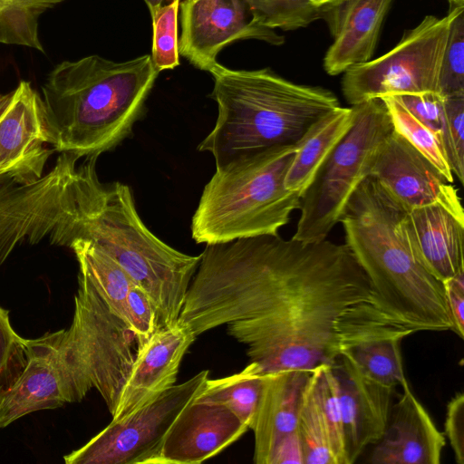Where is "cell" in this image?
<instances>
[{"label": "cell", "mask_w": 464, "mask_h": 464, "mask_svg": "<svg viewBox=\"0 0 464 464\" xmlns=\"http://www.w3.org/2000/svg\"><path fill=\"white\" fill-rule=\"evenodd\" d=\"M200 299L208 326L227 324L262 373L333 366L361 343L415 334L391 315L347 246L327 239L220 244Z\"/></svg>", "instance_id": "1"}, {"label": "cell", "mask_w": 464, "mask_h": 464, "mask_svg": "<svg viewBox=\"0 0 464 464\" xmlns=\"http://www.w3.org/2000/svg\"><path fill=\"white\" fill-rule=\"evenodd\" d=\"M158 74L149 54L58 63L42 86L49 144L80 158L113 150L132 133Z\"/></svg>", "instance_id": "2"}, {"label": "cell", "mask_w": 464, "mask_h": 464, "mask_svg": "<svg viewBox=\"0 0 464 464\" xmlns=\"http://www.w3.org/2000/svg\"><path fill=\"white\" fill-rule=\"evenodd\" d=\"M405 210L375 179L367 177L340 220L344 244L400 324L415 333L452 331L443 283L416 260L400 232Z\"/></svg>", "instance_id": "3"}, {"label": "cell", "mask_w": 464, "mask_h": 464, "mask_svg": "<svg viewBox=\"0 0 464 464\" xmlns=\"http://www.w3.org/2000/svg\"><path fill=\"white\" fill-rule=\"evenodd\" d=\"M209 72L218 118L198 149L211 153L216 167L247 152L295 144L318 118L341 106L330 90L295 83L269 68L232 70L217 63Z\"/></svg>", "instance_id": "4"}, {"label": "cell", "mask_w": 464, "mask_h": 464, "mask_svg": "<svg viewBox=\"0 0 464 464\" xmlns=\"http://www.w3.org/2000/svg\"><path fill=\"white\" fill-rule=\"evenodd\" d=\"M80 239L99 246L145 293L157 314V330L178 321L200 255L184 254L154 235L140 218L128 185L103 183L94 175Z\"/></svg>", "instance_id": "5"}, {"label": "cell", "mask_w": 464, "mask_h": 464, "mask_svg": "<svg viewBox=\"0 0 464 464\" xmlns=\"http://www.w3.org/2000/svg\"><path fill=\"white\" fill-rule=\"evenodd\" d=\"M295 151V144L276 145L216 167L192 218L195 242L277 235L301 204L299 194L285 186Z\"/></svg>", "instance_id": "6"}, {"label": "cell", "mask_w": 464, "mask_h": 464, "mask_svg": "<svg viewBox=\"0 0 464 464\" xmlns=\"http://www.w3.org/2000/svg\"><path fill=\"white\" fill-rule=\"evenodd\" d=\"M98 157L62 152L46 174L19 184L0 179V266L24 243L71 247L81 237L82 218Z\"/></svg>", "instance_id": "7"}, {"label": "cell", "mask_w": 464, "mask_h": 464, "mask_svg": "<svg viewBox=\"0 0 464 464\" xmlns=\"http://www.w3.org/2000/svg\"><path fill=\"white\" fill-rule=\"evenodd\" d=\"M353 126L319 168L301 196L300 218L293 239L318 242L340 223L346 205L370 176L380 147L393 131L380 98L357 105Z\"/></svg>", "instance_id": "8"}, {"label": "cell", "mask_w": 464, "mask_h": 464, "mask_svg": "<svg viewBox=\"0 0 464 464\" xmlns=\"http://www.w3.org/2000/svg\"><path fill=\"white\" fill-rule=\"evenodd\" d=\"M78 283L72 322L63 331V342L84 395L96 389L113 416L142 346L81 272Z\"/></svg>", "instance_id": "9"}, {"label": "cell", "mask_w": 464, "mask_h": 464, "mask_svg": "<svg viewBox=\"0 0 464 464\" xmlns=\"http://www.w3.org/2000/svg\"><path fill=\"white\" fill-rule=\"evenodd\" d=\"M450 21L449 14L426 15L388 53L348 68L341 82L346 102L353 106L387 95L439 92Z\"/></svg>", "instance_id": "10"}, {"label": "cell", "mask_w": 464, "mask_h": 464, "mask_svg": "<svg viewBox=\"0 0 464 464\" xmlns=\"http://www.w3.org/2000/svg\"><path fill=\"white\" fill-rule=\"evenodd\" d=\"M203 370L174 384L127 416L112 420L80 449L64 456L67 464H154L166 434L180 412L204 390Z\"/></svg>", "instance_id": "11"}, {"label": "cell", "mask_w": 464, "mask_h": 464, "mask_svg": "<svg viewBox=\"0 0 464 464\" xmlns=\"http://www.w3.org/2000/svg\"><path fill=\"white\" fill-rule=\"evenodd\" d=\"M63 331L25 339V362L0 387V429L41 410L81 401L84 397L63 342Z\"/></svg>", "instance_id": "12"}, {"label": "cell", "mask_w": 464, "mask_h": 464, "mask_svg": "<svg viewBox=\"0 0 464 464\" xmlns=\"http://www.w3.org/2000/svg\"><path fill=\"white\" fill-rule=\"evenodd\" d=\"M179 53L195 67L209 72L218 53L237 40L284 44L274 29L257 23L245 0H184L179 4Z\"/></svg>", "instance_id": "13"}, {"label": "cell", "mask_w": 464, "mask_h": 464, "mask_svg": "<svg viewBox=\"0 0 464 464\" xmlns=\"http://www.w3.org/2000/svg\"><path fill=\"white\" fill-rule=\"evenodd\" d=\"M369 177L407 210L439 205L464 223L458 188L394 130L380 147Z\"/></svg>", "instance_id": "14"}, {"label": "cell", "mask_w": 464, "mask_h": 464, "mask_svg": "<svg viewBox=\"0 0 464 464\" xmlns=\"http://www.w3.org/2000/svg\"><path fill=\"white\" fill-rule=\"evenodd\" d=\"M49 143L42 96L30 82L0 94V179L23 184L43 176L53 152Z\"/></svg>", "instance_id": "15"}, {"label": "cell", "mask_w": 464, "mask_h": 464, "mask_svg": "<svg viewBox=\"0 0 464 464\" xmlns=\"http://www.w3.org/2000/svg\"><path fill=\"white\" fill-rule=\"evenodd\" d=\"M337 382L346 464L383 435L392 411L395 388L363 375L346 354L332 366Z\"/></svg>", "instance_id": "16"}, {"label": "cell", "mask_w": 464, "mask_h": 464, "mask_svg": "<svg viewBox=\"0 0 464 464\" xmlns=\"http://www.w3.org/2000/svg\"><path fill=\"white\" fill-rule=\"evenodd\" d=\"M248 430L227 407L195 399L166 434L154 464H198L225 450Z\"/></svg>", "instance_id": "17"}, {"label": "cell", "mask_w": 464, "mask_h": 464, "mask_svg": "<svg viewBox=\"0 0 464 464\" xmlns=\"http://www.w3.org/2000/svg\"><path fill=\"white\" fill-rule=\"evenodd\" d=\"M195 338L179 319L158 329L140 349L112 420L127 416L174 385L181 360Z\"/></svg>", "instance_id": "18"}, {"label": "cell", "mask_w": 464, "mask_h": 464, "mask_svg": "<svg viewBox=\"0 0 464 464\" xmlns=\"http://www.w3.org/2000/svg\"><path fill=\"white\" fill-rule=\"evenodd\" d=\"M399 401L392 407L382 437L376 442L372 464H440L446 445L430 414L411 391L402 386Z\"/></svg>", "instance_id": "19"}, {"label": "cell", "mask_w": 464, "mask_h": 464, "mask_svg": "<svg viewBox=\"0 0 464 464\" xmlns=\"http://www.w3.org/2000/svg\"><path fill=\"white\" fill-rule=\"evenodd\" d=\"M399 229L416 260L438 280L464 271V223L442 207L406 209Z\"/></svg>", "instance_id": "20"}, {"label": "cell", "mask_w": 464, "mask_h": 464, "mask_svg": "<svg viewBox=\"0 0 464 464\" xmlns=\"http://www.w3.org/2000/svg\"><path fill=\"white\" fill-rule=\"evenodd\" d=\"M392 0H346L324 14L334 42L324 58L329 75L372 60Z\"/></svg>", "instance_id": "21"}, {"label": "cell", "mask_w": 464, "mask_h": 464, "mask_svg": "<svg viewBox=\"0 0 464 464\" xmlns=\"http://www.w3.org/2000/svg\"><path fill=\"white\" fill-rule=\"evenodd\" d=\"M313 371L284 369L265 373L256 417L254 462L270 464L277 445L298 430L302 398Z\"/></svg>", "instance_id": "22"}, {"label": "cell", "mask_w": 464, "mask_h": 464, "mask_svg": "<svg viewBox=\"0 0 464 464\" xmlns=\"http://www.w3.org/2000/svg\"><path fill=\"white\" fill-rule=\"evenodd\" d=\"M355 109L335 108L313 122L295 143L296 151L287 170L285 186L301 197L321 165L351 129Z\"/></svg>", "instance_id": "23"}, {"label": "cell", "mask_w": 464, "mask_h": 464, "mask_svg": "<svg viewBox=\"0 0 464 464\" xmlns=\"http://www.w3.org/2000/svg\"><path fill=\"white\" fill-rule=\"evenodd\" d=\"M70 248L75 254L79 272L88 277L110 309L127 322L126 297L132 281L126 272L89 240L76 239Z\"/></svg>", "instance_id": "24"}, {"label": "cell", "mask_w": 464, "mask_h": 464, "mask_svg": "<svg viewBox=\"0 0 464 464\" xmlns=\"http://www.w3.org/2000/svg\"><path fill=\"white\" fill-rule=\"evenodd\" d=\"M265 373L249 362L240 372L207 381L201 401L214 402L227 407L248 429H252L263 390Z\"/></svg>", "instance_id": "25"}, {"label": "cell", "mask_w": 464, "mask_h": 464, "mask_svg": "<svg viewBox=\"0 0 464 464\" xmlns=\"http://www.w3.org/2000/svg\"><path fill=\"white\" fill-rule=\"evenodd\" d=\"M403 338L390 337L361 343L346 353L366 377L396 388L407 384L404 375L401 343Z\"/></svg>", "instance_id": "26"}, {"label": "cell", "mask_w": 464, "mask_h": 464, "mask_svg": "<svg viewBox=\"0 0 464 464\" xmlns=\"http://www.w3.org/2000/svg\"><path fill=\"white\" fill-rule=\"evenodd\" d=\"M298 432L304 464H337L317 397L314 370L303 394L298 414Z\"/></svg>", "instance_id": "27"}, {"label": "cell", "mask_w": 464, "mask_h": 464, "mask_svg": "<svg viewBox=\"0 0 464 464\" xmlns=\"http://www.w3.org/2000/svg\"><path fill=\"white\" fill-rule=\"evenodd\" d=\"M63 1L0 0V44L24 45L44 53L39 39V17Z\"/></svg>", "instance_id": "28"}, {"label": "cell", "mask_w": 464, "mask_h": 464, "mask_svg": "<svg viewBox=\"0 0 464 464\" xmlns=\"http://www.w3.org/2000/svg\"><path fill=\"white\" fill-rule=\"evenodd\" d=\"M380 99L385 103L393 130L423 154L449 182L453 183V173L440 138L411 114L393 95Z\"/></svg>", "instance_id": "29"}, {"label": "cell", "mask_w": 464, "mask_h": 464, "mask_svg": "<svg viewBox=\"0 0 464 464\" xmlns=\"http://www.w3.org/2000/svg\"><path fill=\"white\" fill-rule=\"evenodd\" d=\"M255 20L271 29L296 30L324 18L313 0H245Z\"/></svg>", "instance_id": "30"}, {"label": "cell", "mask_w": 464, "mask_h": 464, "mask_svg": "<svg viewBox=\"0 0 464 464\" xmlns=\"http://www.w3.org/2000/svg\"><path fill=\"white\" fill-rule=\"evenodd\" d=\"M450 29L440 64L439 93L464 94V5H450Z\"/></svg>", "instance_id": "31"}, {"label": "cell", "mask_w": 464, "mask_h": 464, "mask_svg": "<svg viewBox=\"0 0 464 464\" xmlns=\"http://www.w3.org/2000/svg\"><path fill=\"white\" fill-rule=\"evenodd\" d=\"M179 0L160 7L152 14V54L155 69L160 72L179 64L178 12Z\"/></svg>", "instance_id": "32"}, {"label": "cell", "mask_w": 464, "mask_h": 464, "mask_svg": "<svg viewBox=\"0 0 464 464\" xmlns=\"http://www.w3.org/2000/svg\"><path fill=\"white\" fill-rule=\"evenodd\" d=\"M318 401L327 425L329 439L337 464H346L343 422L337 382L332 366L314 369Z\"/></svg>", "instance_id": "33"}, {"label": "cell", "mask_w": 464, "mask_h": 464, "mask_svg": "<svg viewBox=\"0 0 464 464\" xmlns=\"http://www.w3.org/2000/svg\"><path fill=\"white\" fill-rule=\"evenodd\" d=\"M393 96L440 138L446 150L448 132L444 97L435 92Z\"/></svg>", "instance_id": "34"}, {"label": "cell", "mask_w": 464, "mask_h": 464, "mask_svg": "<svg viewBox=\"0 0 464 464\" xmlns=\"http://www.w3.org/2000/svg\"><path fill=\"white\" fill-rule=\"evenodd\" d=\"M448 141L446 153L453 175L464 179V94L444 97Z\"/></svg>", "instance_id": "35"}, {"label": "cell", "mask_w": 464, "mask_h": 464, "mask_svg": "<svg viewBox=\"0 0 464 464\" xmlns=\"http://www.w3.org/2000/svg\"><path fill=\"white\" fill-rule=\"evenodd\" d=\"M25 339L13 329L8 311L0 306V387L11 382L25 362Z\"/></svg>", "instance_id": "36"}, {"label": "cell", "mask_w": 464, "mask_h": 464, "mask_svg": "<svg viewBox=\"0 0 464 464\" xmlns=\"http://www.w3.org/2000/svg\"><path fill=\"white\" fill-rule=\"evenodd\" d=\"M127 322L143 346L157 331V314L145 293L133 283L126 297Z\"/></svg>", "instance_id": "37"}, {"label": "cell", "mask_w": 464, "mask_h": 464, "mask_svg": "<svg viewBox=\"0 0 464 464\" xmlns=\"http://www.w3.org/2000/svg\"><path fill=\"white\" fill-rule=\"evenodd\" d=\"M444 435L450 440L455 460L464 464V394L455 393L447 405Z\"/></svg>", "instance_id": "38"}, {"label": "cell", "mask_w": 464, "mask_h": 464, "mask_svg": "<svg viewBox=\"0 0 464 464\" xmlns=\"http://www.w3.org/2000/svg\"><path fill=\"white\" fill-rule=\"evenodd\" d=\"M449 310L453 322L452 331L464 338V271L443 282Z\"/></svg>", "instance_id": "39"}, {"label": "cell", "mask_w": 464, "mask_h": 464, "mask_svg": "<svg viewBox=\"0 0 464 464\" xmlns=\"http://www.w3.org/2000/svg\"><path fill=\"white\" fill-rule=\"evenodd\" d=\"M304 464V450L298 430L285 437L276 448L270 464Z\"/></svg>", "instance_id": "40"}, {"label": "cell", "mask_w": 464, "mask_h": 464, "mask_svg": "<svg viewBox=\"0 0 464 464\" xmlns=\"http://www.w3.org/2000/svg\"><path fill=\"white\" fill-rule=\"evenodd\" d=\"M345 1L346 0H313V3L325 14L326 12L337 7Z\"/></svg>", "instance_id": "41"}, {"label": "cell", "mask_w": 464, "mask_h": 464, "mask_svg": "<svg viewBox=\"0 0 464 464\" xmlns=\"http://www.w3.org/2000/svg\"><path fill=\"white\" fill-rule=\"evenodd\" d=\"M150 9V15L160 7L170 4L174 0H144Z\"/></svg>", "instance_id": "42"}, {"label": "cell", "mask_w": 464, "mask_h": 464, "mask_svg": "<svg viewBox=\"0 0 464 464\" xmlns=\"http://www.w3.org/2000/svg\"><path fill=\"white\" fill-rule=\"evenodd\" d=\"M450 3V5H464V0H448Z\"/></svg>", "instance_id": "43"}]
</instances>
